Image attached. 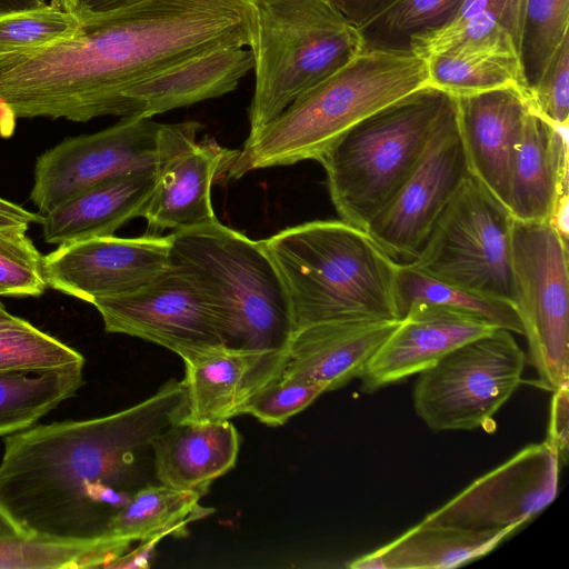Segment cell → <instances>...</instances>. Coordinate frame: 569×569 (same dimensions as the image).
Listing matches in <instances>:
<instances>
[{"mask_svg":"<svg viewBox=\"0 0 569 569\" xmlns=\"http://www.w3.org/2000/svg\"><path fill=\"white\" fill-rule=\"evenodd\" d=\"M250 0H142L72 38L0 56V99L18 118L127 117L133 86L199 54L250 47Z\"/></svg>","mask_w":569,"mask_h":569,"instance_id":"cell-1","label":"cell"},{"mask_svg":"<svg viewBox=\"0 0 569 569\" xmlns=\"http://www.w3.org/2000/svg\"><path fill=\"white\" fill-rule=\"evenodd\" d=\"M182 380L121 411L30 427L7 436L0 505L29 535L101 542L114 516L158 483L152 440L186 415Z\"/></svg>","mask_w":569,"mask_h":569,"instance_id":"cell-2","label":"cell"},{"mask_svg":"<svg viewBox=\"0 0 569 569\" xmlns=\"http://www.w3.org/2000/svg\"><path fill=\"white\" fill-rule=\"evenodd\" d=\"M284 286L293 332L319 322L400 320L395 261L362 228L315 220L261 240Z\"/></svg>","mask_w":569,"mask_h":569,"instance_id":"cell-3","label":"cell"},{"mask_svg":"<svg viewBox=\"0 0 569 569\" xmlns=\"http://www.w3.org/2000/svg\"><path fill=\"white\" fill-rule=\"evenodd\" d=\"M427 84L426 62L415 53L362 51L249 133L227 170L228 177L319 161L357 122Z\"/></svg>","mask_w":569,"mask_h":569,"instance_id":"cell-4","label":"cell"},{"mask_svg":"<svg viewBox=\"0 0 569 569\" xmlns=\"http://www.w3.org/2000/svg\"><path fill=\"white\" fill-rule=\"evenodd\" d=\"M170 259L208 293L227 347L284 350L293 333L289 299L261 240L218 219L171 232Z\"/></svg>","mask_w":569,"mask_h":569,"instance_id":"cell-5","label":"cell"},{"mask_svg":"<svg viewBox=\"0 0 569 569\" xmlns=\"http://www.w3.org/2000/svg\"><path fill=\"white\" fill-rule=\"evenodd\" d=\"M452 97L423 86L357 122L322 154L341 220L366 230L409 177Z\"/></svg>","mask_w":569,"mask_h":569,"instance_id":"cell-6","label":"cell"},{"mask_svg":"<svg viewBox=\"0 0 569 569\" xmlns=\"http://www.w3.org/2000/svg\"><path fill=\"white\" fill-rule=\"evenodd\" d=\"M256 74L250 133L362 52L358 29L328 0H250Z\"/></svg>","mask_w":569,"mask_h":569,"instance_id":"cell-7","label":"cell"},{"mask_svg":"<svg viewBox=\"0 0 569 569\" xmlns=\"http://www.w3.org/2000/svg\"><path fill=\"white\" fill-rule=\"evenodd\" d=\"M513 217L471 173L408 263L441 281L516 306Z\"/></svg>","mask_w":569,"mask_h":569,"instance_id":"cell-8","label":"cell"},{"mask_svg":"<svg viewBox=\"0 0 569 569\" xmlns=\"http://www.w3.org/2000/svg\"><path fill=\"white\" fill-rule=\"evenodd\" d=\"M526 355L511 332L496 328L418 373L413 408L435 431L496 430L493 416L522 381Z\"/></svg>","mask_w":569,"mask_h":569,"instance_id":"cell-9","label":"cell"},{"mask_svg":"<svg viewBox=\"0 0 569 569\" xmlns=\"http://www.w3.org/2000/svg\"><path fill=\"white\" fill-rule=\"evenodd\" d=\"M200 128L197 121L159 123L127 116L98 132L66 138L37 158L29 198L41 214L47 213L103 180L158 167L196 140Z\"/></svg>","mask_w":569,"mask_h":569,"instance_id":"cell-10","label":"cell"},{"mask_svg":"<svg viewBox=\"0 0 569 569\" xmlns=\"http://www.w3.org/2000/svg\"><path fill=\"white\" fill-rule=\"evenodd\" d=\"M511 256L535 385L551 392L569 387L568 240L549 222L513 218Z\"/></svg>","mask_w":569,"mask_h":569,"instance_id":"cell-11","label":"cell"},{"mask_svg":"<svg viewBox=\"0 0 569 569\" xmlns=\"http://www.w3.org/2000/svg\"><path fill=\"white\" fill-rule=\"evenodd\" d=\"M104 330L164 347L180 358L223 343L218 315L193 274L170 259L151 282L92 302Z\"/></svg>","mask_w":569,"mask_h":569,"instance_id":"cell-12","label":"cell"},{"mask_svg":"<svg viewBox=\"0 0 569 569\" xmlns=\"http://www.w3.org/2000/svg\"><path fill=\"white\" fill-rule=\"evenodd\" d=\"M469 173L452 98L418 163L366 231L395 261L415 260Z\"/></svg>","mask_w":569,"mask_h":569,"instance_id":"cell-13","label":"cell"},{"mask_svg":"<svg viewBox=\"0 0 569 569\" xmlns=\"http://www.w3.org/2000/svg\"><path fill=\"white\" fill-rule=\"evenodd\" d=\"M560 468L546 441L529 445L423 520L473 531L517 530L553 501Z\"/></svg>","mask_w":569,"mask_h":569,"instance_id":"cell-14","label":"cell"},{"mask_svg":"<svg viewBox=\"0 0 569 569\" xmlns=\"http://www.w3.org/2000/svg\"><path fill=\"white\" fill-rule=\"evenodd\" d=\"M171 233L134 238L93 237L58 244L43 256L48 287L92 303L133 292L170 262Z\"/></svg>","mask_w":569,"mask_h":569,"instance_id":"cell-15","label":"cell"},{"mask_svg":"<svg viewBox=\"0 0 569 569\" xmlns=\"http://www.w3.org/2000/svg\"><path fill=\"white\" fill-rule=\"evenodd\" d=\"M189 422H218L243 415L250 399L280 379L284 350H254L224 345L191 352L181 358Z\"/></svg>","mask_w":569,"mask_h":569,"instance_id":"cell-16","label":"cell"},{"mask_svg":"<svg viewBox=\"0 0 569 569\" xmlns=\"http://www.w3.org/2000/svg\"><path fill=\"white\" fill-rule=\"evenodd\" d=\"M568 140L531 109L515 143L508 210L521 221L549 222L568 240Z\"/></svg>","mask_w":569,"mask_h":569,"instance_id":"cell-17","label":"cell"},{"mask_svg":"<svg viewBox=\"0 0 569 569\" xmlns=\"http://www.w3.org/2000/svg\"><path fill=\"white\" fill-rule=\"evenodd\" d=\"M496 329L472 316L433 305L412 306L360 376L372 392L418 375L461 345Z\"/></svg>","mask_w":569,"mask_h":569,"instance_id":"cell-18","label":"cell"},{"mask_svg":"<svg viewBox=\"0 0 569 569\" xmlns=\"http://www.w3.org/2000/svg\"><path fill=\"white\" fill-rule=\"evenodd\" d=\"M469 172L508 209L510 163L528 111V92L502 87L452 97Z\"/></svg>","mask_w":569,"mask_h":569,"instance_id":"cell-19","label":"cell"},{"mask_svg":"<svg viewBox=\"0 0 569 569\" xmlns=\"http://www.w3.org/2000/svg\"><path fill=\"white\" fill-rule=\"evenodd\" d=\"M400 320L328 321L292 333L280 377L317 383L326 391L360 378L368 361Z\"/></svg>","mask_w":569,"mask_h":569,"instance_id":"cell-20","label":"cell"},{"mask_svg":"<svg viewBox=\"0 0 569 569\" xmlns=\"http://www.w3.org/2000/svg\"><path fill=\"white\" fill-rule=\"evenodd\" d=\"M237 152L213 140L182 146L159 163L154 188L140 217L154 231L184 230L217 220L211 187Z\"/></svg>","mask_w":569,"mask_h":569,"instance_id":"cell-21","label":"cell"},{"mask_svg":"<svg viewBox=\"0 0 569 569\" xmlns=\"http://www.w3.org/2000/svg\"><path fill=\"white\" fill-rule=\"evenodd\" d=\"M240 442V435L229 420L173 422L151 442L156 480L202 497L217 478L234 467Z\"/></svg>","mask_w":569,"mask_h":569,"instance_id":"cell-22","label":"cell"},{"mask_svg":"<svg viewBox=\"0 0 569 569\" xmlns=\"http://www.w3.org/2000/svg\"><path fill=\"white\" fill-rule=\"evenodd\" d=\"M249 47L199 54L133 86L124 93L128 116L152 118L172 109L221 97L253 69Z\"/></svg>","mask_w":569,"mask_h":569,"instance_id":"cell-23","label":"cell"},{"mask_svg":"<svg viewBox=\"0 0 569 569\" xmlns=\"http://www.w3.org/2000/svg\"><path fill=\"white\" fill-rule=\"evenodd\" d=\"M158 167L128 172L96 183L42 214L46 242H66L112 236L140 217L152 193Z\"/></svg>","mask_w":569,"mask_h":569,"instance_id":"cell-24","label":"cell"},{"mask_svg":"<svg viewBox=\"0 0 569 569\" xmlns=\"http://www.w3.org/2000/svg\"><path fill=\"white\" fill-rule=\"evenodd\" d=\"M516 531H473L422 520L387 545L351 560L352 569H447L496 548Z\"/></svg>","mask_w":569,"mask_h":569,"instance_id":"cell-25","label":"cell"},{"mask_svg":"<svg viewBox=\"0 0 569 569\" xmlns=\"http://www.w3.org/2000/svg\"><path fill=\"white\" fill-rule=\"evenodd\" d=\"M423 60L428 84L451 97L502 87H518L527 91L518 48L508 34L458 43Z\"/></svg>","mask_w":569,"mask_h":569,"instance_id":"cell-26","label":"cell"},{"mask_svg":"<svg viewBox=\"0 0 569 569\" xmlns=\"http://www.w3.org/2000/svg\"><path fill=\"white\" fill-rule=\"evenodd\" d=\"M201 496L160 483L140 489L111 520L101 543L107 545L116 559L127 552L134 541L154 536H184L190 522L214 510L199 505Z\"/></svg>","mask_w":569,"mask_h":569,"instance_id":"cell-27","label":"cell"},{"mask_svg":"<svg viewBox=\"0 0 569 569\" xmlns=\"http://www.w3.org/2000/svg\"><path fill=\"white\" fill-rule=\"evenodd\" d=\"M83 365L0 372V437L32 427L83 385Z\"/></svg>","mask_w":569,"mask_h":569,"instance_id":"cell-28","label":"cell"},{"mask_svg":"<svg viewBox=\"0 0 569 569\" xmlns=\"http://www.w3.org/2000/svg\"><path fill=\"white\" fill-rule=\"evenodd\" d=\"M393 292L399 319L412 306L433 305L472 316L495 328L523 335L519 312L511 302L441 281L410 263L398 262Z\"/></svg>","mask_w":569,"mask_h":569,"instance_id":"cell-29","label":"cell"},{"mask_svg":"<svg viewBox=\"0 0 569 569\" xmlns=\"http://www.w3.org/2000/svg\"><path fill=\"white\" fill-rule=\"evenodd\" d=\"M463 0H397L358 29L362 51L411 52L412 43L446 27Z\"/></svg>","mask_w":569,"mask_h":569,"instance_id":"cell-30","label":"cell"},{"mask_svg":"<svg viewBox=\"0 0 569 569\" xmlns=\"http://www.w3.org/2000/svg\"><path fill=\"white\" fill-rule=\"evenodd\" d=\"M84 363L83 356L10 313L0 302V372L46 371Z\"/></svg>","mask_w":569,"mask_h":569,"instance_id":"cell-31","label":"cell"},{"mask_svg":"<svg viewBox=\"0 0 569 569\" xmlns=\"http://www.w3.org/2000/svg\"><path fill=\"white\" fill-rule=\"evenodd\" d=\"M569 37V0H526L518 44L522 81L532 89Z\"/></svg>","mask_w":569,"mask_h":569,"instance_id":"cell-32","label":"cell"},{"mask_svg":"<svg viewBox=\"0 0 569 569\" xmlns=\"http://www.w3.org/2000/svg\"><path fill=\"white\" fill-rule=\"evenodd\" d=\"M113 559L110 549L101 542H69L36 536L0 537V569L107 568Z\"/></svg>","mask_w":569,"mask_h":569,"instance_id":"cell-33","label":"cell"},{"mask_svg":"<svg viewBox=\"0 0 569 569\" xmlns=\"http://www.w3.org/2000/svg\"><path fill=\"white\" fill-rule=\"evenodd\" d=\"M80 29L73 13L49 3L0 14V56L72 38Z\"/></svg>","mask_w":569,"mask_h":569,"instance_id":"cell-34","label":"cell"},{"mask_svg":"<svg viewBox=\"0 0 569 569\" xmlns=\"http://www.w3.org/2000/svg\"><path fill=\"white\" fill-rule=\"evenodd\" d=\"M28 228V223L0 228V296L39 297L48 288L43 256Z\"/></svg>","mask_w":569,"mask_h":569,"instance_id":"cell-35","label":"cell"},{"mask_svg":"<svg viewBox=\"0 0 569 569\" xmlns=\"http://www.w3.org/2000/svg\"><path fill=\"white\" fill-rule=\"evenodd\" d=\"M323 392H327L325 387L317 383L279 379L258 391L244 407L243 415L268 426H281Z\"/></svg>","mask_w":569,"mask_h":569,"instance_id":"cell-36","label":"cell"},{"mask_svg":"<svg viewBox=\"0 0 569 569\" xmlns=\"http://www.w3.org/2000/svg\"><path fill=\"white\" fill-rule=\"evenodd\" d=\"M530 109L551 124L568 130L569 122V37L563 40L547 69L528 91Z\"/></svg>","mask_w":569,"mask_h":569,"instance_id":"cell-37","label":"cell"},{"mask_svg":"<svg viewBox=\"0 0 569 569\" xmlns=\"http://www.w3.org/2000/svg\"><path fill=\"white\" fill-rule=\"evenodd\" d=\"M545 441L557 452L560 466L567 465L569 453V387L552 392Z\"/></svg>","mask_w":569,"mask_h":569,"instance_id":"cell-38","label":"cell"},{"mask_svg":"<svg viewBox=\"0 0 569 569\" xmlns=\"http://www.w3.org/2000/svg\"><path fill=\"white\" fill-rule=\"evenodd\" d=\"M60 8L73 13L80 24L114 11L124 9L142 0H53Z\"/></svg>","mask_w":569,"mask_h":569,"instance_id":"cell-39","label":"cell"},{"mask_svg":"<svg viewBox=\"0 0 569 569\" xmlns=\"http://www.w3.org/2000/svg\"><path fill=\"white\" fill-rule=\"evenodd\" d=\"M353 27L359 28L397 0H328Z\"/></svg>","mask_w":569,"mask_h":569,"instance_id":"cell-40","label":"cell"},{"mask_svg":"<svg viewBox=\"0 0 569 569\" xmlns=\"http://www.w3.org/2000/svg\"><path fill=\"white\" fill-rule=\"evenodd\" d=\"M162 538L164 537L159 535L140 541L138 547L114 559L107 568H149L153 561L156 546Z\"/></svg>","mask_w":569,"mask_h":569,"instance_id":"cell-41","label":"cell"},{"mask_svg":"<svg viewBox=\"0 0 569 569\" xmlns=\"http://www.w3.org/2000/svg\"><path fill=\"white\" fill-rule=\"evenodd\" d=\"M0 212L4 213L7 216L13 217L23 222H27L29 224L30 223L41 224L42 218H43L41 213L29 211V210L24 209L23 207L14 203L12 201L6 200L3 198H0Z\"/></svg>","mask_w":569,"mask_h":569,"instance_id":"cell-42","label":"cell"},{"mask_svg":"<svg viewBox=\"0 0 569 569\" xmlns=\"http://www.w3.org/2000/svg\"><path fill=\"white\" fill-rule=\"evenodd\" d=\"M18 117L12 108L0 99V137L8 139L12 137Z\"/></svg>","mask_w":569,"mask_h":569,"instance_id":"cell-43","label":"cell"},{"mask_svg":"<svg viewBox=\"0 0 569 569\" xmlns=\"http://www.w3.org/2000/svg\"><path fill=\"white\" fill-rule=\"evenodd\" d=\"M47 0H0V14L47 6Z\"/></svg>","mask_w":569,"mask_h":569,"instance_id":"cell-44","label":"cell"},{"mask_svg":"<svg viewBox=\"0 0 569 569\" xmlns=\"http://www.w3.org/2000/svg\"><path fill=\"white\" fill-rule=\"evenodd\" d=\"M29 536L0 505V537Z\"/></svg>","mask_w":569,"mask_h":569,"instance_id":"cell-45","label":"cell"},{"mask_svg":"<svg viewBox=\"0 0 569 569\" xmlns=\"http://www.w3.org/2000/svg\"><path fill=\"white\" fill-rule=\"evenodd\" d=\"M23 223H27V222H23L21 220H18L13 217H10V216H7V214L0 212V228L16 227V226H20Z\"/></svg>","mask_w":569,"mask_h":569,"instance_id":"cell-46","label":"cell"}]
</instances>
